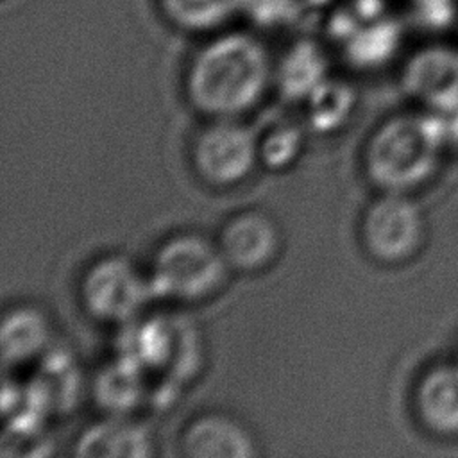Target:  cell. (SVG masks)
Returning a JSON list of instances; mask_svg holds the SVG:
<instances>
[{"mask_svg":"<svg viewBox=\"0 0 458 458\" xmlns=\"http://www.w3.org/2000/svg\"><path fill=\"white\" fill-rule=\"evenodd\" d=\"M272 57L254 34L218 30L195 52L186 70L188 100L204 114L234 118L250 109L274 81Z\"/></svg>","mask_w":458,"mask_h":458,"instance_id":"1","label":"cell"},{"mask_svg":"<svg viewBox=\"0 0 458 458\" xmlns=\"http://www.w3.org/2000/svg\"><path fill=\"white\" fill-rule=\"evenodd\" d=\"M454 145L447 116L417 107L383 120L372 131L363 168L379 191L415 193L440 174Z\"/></svg>","mask_w":458,"mask_h":458,"instance_id":"2","label":"cell"},{"mask_svg":"<svg viewBox=\"0 0 458 458\" xmlns=\"http://www.w3.org/2000/svg\"><path fill=\"white\" fill-rule=\"evenodd\" d=\"M229 268L218 243L197 233H184L156 250L147 277L152 297L191 302L213 295Z\"/></svg>","mask_w":458,"mask_h":458,"instance_id":"3","label":"cell"},{"mask_svg":"<svg viewBox=\"0 0 458 458\" xmlns=\"http://www.w3.org/2000/svg\"><path fill=\"white\" fill-rule=\"evenodd\" d=\"M360 233L372 259L383 265H403L424 249L428 220L413 193L379 191L363 213Z\"/></svg>","mask_w":458,"mask_h":458,"instance_id":"4","label":"cell"},{"mask_svg":"<svg viewBox=\"0 0 458 458\" xmlns=\"http://www.w3.org/2000/svg\"><path fill=\"white\" fill-rule=\"evenodd\" d=\"M152 297L148 277L125 256L97 259L81 281V299L88 313L104 322L132 320Z\"/></svg>","mask_w":458,"mask_h":458,"instance_id":"5","label":"cell"},{"mask_svg":"<svg viewBox=\"0 0 458 458\" xmlns=\"http://www.w3.org/2000/svg\"><path fill=\"white\" fill-rule=\"evenodd\" d=\"M125 356L143 369L168 374L170 379H188L200 361V345L195 327L179 317L145 320L129 336Z\"/></svg>","mask_w":458,"mask_h":458,"instance_id":"6","label":"cell"},{"mask_svg":"<svg viewBox=\"0 0 458 458\" xmlns=\"http://www.w3.org/2000/svg\"><path fill=\"white\" fill-rule=\"evenodd\" d=\"M191 156L197 174L206 182L233 186L242 182L259 161L258 136L233 118H216L199 132Z\"/></svg>","mask_w":458,"mask_h":458,"instance_id":"7","label":"cell"},{"mask_svg":"<svg viewBox=\"0 0 458 458\" xmlns=\"http://www.w3.org/2000/svg\"><path fill=\"white\" fill-rule=\"evenodd\" d=\"M401 89L419 109L437 114L458 113V47L429 43L403 64Z\"/></svg>","mask_w":458,"mask_h":458,"instance_id":"8","label":"cell"},{"mask_svg":"<svg viewBox=\"0 0 458 458\" xmlns=\"http://www.w3.org/2000/svg\"><path fill=\"white\" fill-rule=\"evenodd\" d=\"M411 406L417 422L442 440L458 438V356L429 363L415 379Z\"/></svg>","mask_w":458,"mask_h":458,"instance_id":"9","label":"cell"},{"mask_svg":"<svg viewBox=\"0 0 458 458\" xmlns=\"http://www.w3.org/2000/svg\"><path fill=\"white\" fill-rule=\"evenodd\" d=\"M218 247L231 268L254 272L276 259L281 249V233L265 211L247 209L225 222Z\"/></svg>","mask_w":458,"mask_h":458,"instance_id":"10","label":"cell"},{"mask_svg":"<svg viewBox=\"0 0 458 458\" xmlns=\"http://www.w3.org/2000/svg\"><path fill=\"white\" fill-rule=\"evenodd\" d=\"M181 451L191 458H247L258 453L247 428L224 413L193 419L182 431Z\"/></svg>","mask_w":458,"mask_h":458,"instance_id":"11","label":"cell"},{"mask_svg":"<svg viewBox=\"0 0 458 458\" xmlns=\"http://www.w3.org/2000/svg\"><path fill=\"white\" fill-rule=\"evenodd\" d=\"M50 342V322L34 306H16L5 311L0 329L4 365H21L41 354Z\"/></svg>","mask_w":458,"mask_h":458,"instance_id":"12","label":"cell"},{"mask_svg":"<svg viewBox=\"0 0 458 458\" xmlns=\"http://www.w3.org/2000/svg\"><path fill=\"white\" fill-rule=\"evenodd\" d=\"M29 392L45 413L68 411L75 406L81 392V374L75 361L63 351L47 352Z\"/></svg>","mask_w":458,"mask_h":458,"instance_id":"13","label":"cell"},{"mask_svg":"<svg viewBox=\"0 0 458 458\" xmlns=\"http://www.w3.org/2000/svg\"><path fill=\"white\" fill-rule=\"evenodd\" d=\"M75 453L81 456H148L154 449L141 424L111 419L88 428L77 440Z\"/></svg>","mask_w":458,"mask_h":458,"instance_id":"14","label":"cell"},{"mask_svg":"<svg viewBox=\"0 0 458 458\" xmlns=\"http://www.w3.org/2000/svg\"><path fill=\"white\" fill-rule=\"evenodd\" d=\"M168 25L190 34L224 30L242 11L243 0H156Z\"/></svg>","mask_w":458,"mask_h":458,"instance_id":"15","label":"cell"},{"mask_svg":"<svg viewBox=\"0 0 458 458\" xmlns=\"http://www.w3.org/2000/svg\"><path fill=\"white\" fill-rule=\"evenodd\" d=\"M324 54L311 43H299L276 66L274 82L288 100H306L327 75Z\"/></svg>","mask_w":458,"mask_h":458,"instance_id":"16","label":"cell"},{"mask_svg":"<svg viewBox=\"0 0 458 458\" xmlns=\"http://www.w3.org/2000/svg\"><path fill=\"white\" fill-rule=\"evenodd\" d=\"M143 367L129 356H122L116 363L104 369L95 381V395L104 408L122 413L134 408L145 392Z\"/></svg>","mask_w":458,"mask_h":458,"instance_id":"17","label":"cell"},{"mask_svg":"<svg viewBox=\"0 0 458 458\" xmlns=\"http://www.w3.org/2000/svg\"><path fill=\"white\" fill-rule=\"evenodd\" d=\"M356 107V93L351 84L326 79L306 98V113L311 129L331 132L347 123Z\"/></svg>","mask_w":458,"mask_h":458,"instance_id":"18","label":"cell"},{"mask_svg":"<svg viewBox=\"0 0 458 458\" xmlns=\"http://www.w3.org/2000/svg\"><path fill=\"white\" fill-rule=\"evenodd\" d=\"M304 145L302 131L293 123H277L258 138L259 161L274 170L290 166Z\"/></svg>","mask_w":458,"mask_h":458,"instance_id":"19","label":"cell"},{"mask_svg":"<svg viewBox=\"0 0 458 458\" xmlns=\"http://www.w3.org/2000/svg\"><path fill=\"white\" fill-rule=\"evenodd\" d=\"M397 43L392 25H377L363 38L352 41L351 59L361 66H376L390 57Z\"/></svg>","mask_w":458,"mask_h":458,"instance_id":"20","label":"cell"},{"mask_svg":"<svg viewBox=\"0 0 458 458\" xmlns=\"http://www.w3.org/2000/svg\"><path fill=\"white\" fill-rule=\"evenodd\" d=\"M456 356H458V351H456Z\"/></svg>","mask_w":458,"mask_h":458,"instance_id":"21","label":"cell"}]
</instances>
